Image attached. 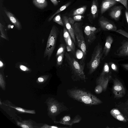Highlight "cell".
<instances>
[{"label":"cell","mask_w":128,"mask_h":128,"mask_svg":"<svg viewBox=\"0 0 128 128\" xmlns=\"http://www.w3.org/2000/svg\"><path fill=\"white\" fill-rule=\"evenodd\" d=\"M68 94L71 98L88 105H97L102 102L90 93L78 89L69 90Z\"/></svg>","instance_id":"obj_1"},{"label":"cell","mask_w":128,"mask_h":128,"mask_svg":"<svg viewBox=\"0 0 128 128\" xmlns=\"http://www.w3.org/2000/svg\"><path fill=\"white\" fill-rule=\"evenodd\" d=\"M58 35V29L56 26L54 25L48 36L44 52V58L48 56V60L50 59L55 48Z\"/></svg>","instance_id":"obj_2"},{"label":"cell","mask_w":128,"mask_h":128,"mask_svg":"<svg viewBox=\"0 0 128 128\" xmlns=\"http://www.w3.org/2000/svg\"><path fill=\"white\" fill-rule=\"evenodd\" d=\"M102 46L99 43L95 47L88 65L89 74L94 72L99 65L102 58Z\"/></svg>","instance_id":"obj_3"},{"label":"cell","mask_w":128,"mask_h":128,"mask_svg":"<svg viewBox=\"0 0 128 128\" xmlns=\"http://www.w3.org/2000/svg\"><path fill=\"white\" fill-rule=\"evenodd\" d=\"M65 56L67 61L74 74L82 80L86 78L84 71V66L79 63L75 58L66 52Z\"/></svg>","instance_id":"obj_4"},{"label":"cell","mask_w":128,"mask_h":128,"mask_svg":"<svg viewBox=\"0 0 128 128\" xmlns=\"http://www.w3.org/2000/svg\"><path fill=\"white\" fill-rule=\"evenodd\" d=\"M74 32L77 40L78 46L83 53L82 60L85 59L86 48L85 41L82 32L80 28V24L76 22L74 25Z\"/></svg>","instance_id":"obj_5"},{"label":"cell","mask_w":128,"mask_h":128,"mask_svg":"<svg viewBox=\"0 0 128 128\" xmlns=\"http://www.w3.org/2000/svg\"><path fill=\"white\" fill-rule=\"evenodd\" d=\"M48 108L50 114L52 116H56L61 112L67 110L64 104L54 99H52L48 103Z\"/></svg>","instance_id":"obj_6"},{"label":"cell","mask_w":128,"mask_h":128,"mask_svg":"<svg viewBox=\"0 0 128 128\" xmlns=\"http://www.w3.org/2000/svg\"><path fill=\"white\" fill-rule=\"evenodd\" d=\"M112 91L115 98H120L124 97L126 94V90L122 84L116 78L113 79Z\"/></svg>","instance_id":"obj_7"},{"label":"cell","mask_w":128,"mask_h":128,"mask_svg":"<svg viewBox=\"0 0 128 128\" xmlns=\"http://www.w3.org/2000/svg\"><path fill=\"white\" fill-rule=\"evenodd\" d=\"M100 28L106 31H114L117 30V27L112 22L103 16L100 17L98 20Z\"/></svg>","instance_id":"obj_8"},{"label":"cell","mask_w":128,"mask_h":128,"mask_svg":"<svg viewBox=\"0 0 128 128\" xmlns=\"http://www.w3.org/2000/svg\"><path fill=\"white\" fill-rule=\"evenodd\" d=\"M100 28L89 26L85 27L84 32L88 43H91L94 41L96 38V34L100 31Z\"/></svg>","instance_id":"obj_9"},{"label":"cell","mask_w":128,"mask_h":128,"mask_svg":"<svg viewBox=\"0 0 128 128\" xmlns=\"http://www.w3.org/2000/svg\"><path fill=\"white\" fill-rule=\"evenodd\" d=\"M81 118L79 116H76L72 119L68 115L65 116L61 118L59 121H54L55 123H60L72 126L73 124L79 122Z\"/></svg>","instance_id":"obj_10"},{"label":"cell","mask_w":128,"mask_h":128,"mask_svg":"<svg viewBox=\"0 0 128 128\" xmlns=\"http://www.w3.org/2000/svg\"><path fill=\"white\" fill-rule=\"evenodd\" d=\"M123 7L121 5L116 6L112 8L109 12V15L112 18L118 21L122 14Z\"/></svg>","instance_id":"obj_11"},{"label":"cell","mask_w":128,"mask_h":128,"mask_svg":"<svg viewBox=\"0 0 128 128\" xmlns=\"http://www.w3.org/2000/svg\"><path fill=\"white\" fill-rule=\"evenodd\" d=\"M63 36L66 45L71 48L72 52L74 54L75 50V47L74 42L68 32L65 28H64Z\"/></svg>","instance_id":"obj_12"},{"label":"cell","mask_w":128,"mask_h":128,"mask_svg":"<svg viewBox=\"0 0 128 128\" xmlns=\"http://www.w3.org/2000/svg\"><path fill=\"white\" fill-rule=\"evenodd\" d=\"M113 42L112 37L110 35L106 38L104 47L102 50V59H104L108 54L110 50L111 46Z\"/></svg>","instance_id":"obj_13"},{"label":"cell","mask_w":128,"mask_h":128,"mask_svg":"<svg viewBox=\"0 0 128 128\" xmlns=\"http://www.w3.org/2000/svg\"><path fill=\"white\" fill-rule=\"evenodd\" d=\"M115 55L120 57L128 56V41L123 42L115 53Z\"/></svg>","instance_id":"obj_14"},{"label":"cell","mask_w":128,"mask_h":128,"mask_svg":"<svg viewBox=\"0 0 128 128\" xmlns=\"http://www.w3.org/2000/svg\"><path fill=\"white\" fill-rule=\"evenodd\" d=\"M63 21L66 28L71 38L74 43H76L75 36L74 34V28L70 23L68 18L66 16L63 17Z\"/></svg>","instance_id":"obj_15"},{"label":"cell","mask_w":128,"mask_h":128,"mask_svg":"<svg viewBox=\"0 0 128 128\" xmlns=\"http://www.w3.org/2000/svg\"><path fill=\"white\" fill-rule=\"evenodd\" d=\"M117 2L114 0H104L102 2L100 14H102L110 8L116 4Z\"/></svg>","instance_id":"obj_16"},{"label":"cell","mask_w":128,"mask_h":128,"mask_svg":"<svg viewBox=\"0 0 128 128\" xmlns=\"http://www.w3.org/2000/svg\"><path fill=\"white\" fill-rule=\"evenodd\" d=\"M112 78L110 76H100L96 80L97 84L101 86L103 88L104 91H106L107 89L109 81Z\"/></svg>","instance_id":"obj_17"},{"label":"cell","mask_w":128,"mask_h":128,"mask_svg":"<svg viewBox=\"0 0 128 128\" xmlns=\"http://www.w3.org/2000/svg\"><path fill=\"white\" fill-rule=\"evenodd\" d=\"M111 114L117 120L124 122H127L125 117L122 113L120 110L117 108H114L110 111Z\"/></svg>","instance_id":"obj_18"},{"label":"cell","mask_w":128,"mask_h":128,"mask_svg":"<svg viewBox=\"0 0 128 128\" xmlns=\"http://www.w3.org/2000/svg\"><path fill=\"white\" fill-rule=\"evenodd\" d=\"M4 12L11 22L14 24L18 29L20 30L22 28L21 23L14 15L10 12L6 10Z\"/></svg>","instance_id":"obj_19"},{"label":"cell","mask_w":128,"mask_h":128,"mask_svg":"<svg viewBox=\"0 0 128 128\" xmlns=\"http://www.w3.org/2000/svg\"><path fill=\"white\" fill-rule=\"evenodd\" d=\"M116 106L124 113L125 116L128 120V98L124 103L118 104Z\"/></svg>","instance_id":"obj_20"},{"label":"cell","mask_w":128,"mask_h":128,"mask_svg":"<svg viewBox=\"0 0 128 128\" xmlns=\"http://www.w3.org/2000/svg\"><path fill=\"white\" fill-rule=\"evenodd\" d=\"M98 3L97 0H92L91 6V11L93 18L95 19L98 15Z\"/></svg>","instance_id":"obj_21"},{"label":"cell","mask_w":128,"mask_h":128,"mask_svg":"<svg viewBox=\"0 0 128 128\" xmlns=\"http://www.w3.org/2000/svg\"><path fill=\"white\" fill-rule=\"evenodd\" d=\"M34 4L37 8L43 9L48 6L46 0H32Z\"/></svg>","instance_id":"obj_22"},{"label":"cell","mask_w":128,"mask_h":128,"mask_svg":"<svg viewBox=\"0 0 128 128\" xmlns=\"http://www.w3.org/2000/svg\"><path fill=\"white\" fill-rule=\"evenodd\" d=\"M111 72L110 70L108 64L107 62L104 64L103 69L100 76H111Z\"/></svg>","instance_id":"obj_23"},{"label":"cell","mask_w":128,"mask_h":128,"mask_svg":"<svg viewBox=\"0 0 128 128\" xmlns=\"http://www.w3.org/2000/svg\"><path fill=\"white\" fill-rule=\"evenodd\" d=\"M71 2H68L59 8L54 14L51 16L48 20V21H50L54 16L59 12L65 10L70 4Z\"/></svg>","instance_id":"obj_24"},{"label":"cell","mask_w":128,"mask_h":128,"mask_svg":"<svg viewBox=\"0 0 128 128\" xmlns=\"http://www.w3.org/2000/svg\"><path fill=\"white\" fill-rule=\"evenodd\" d=\"M87 8L86 6H83L75 10L73 12V16L82 14L85 11Z\"/></svg>","instance_id":"obj_25"},{"label":"cell","mask_w":128,"mask_h":128,"mask_svg":"<svg viewBox=\"0 0 128 128\" xmlns=\"http://www.w3.org/2000/svg\"><path fill=\"white\" fill-rule=\"evenodd\" d=\"M53 21L60 25L64 26V24L60 16V14H58L54 16L53 19Z\"/></svg>","instance_id":"obj_26"},{"label":"cell","mask_w":128,"mask_h":128,"mask_svg":"<svg viewBox=\"0 0 128 128\" xmlns=\"http://www.w3.org/2000/svg\"><path fill=\"white\" fill-rule=\"evenodd\" d=\"M10 107L15 109L18 111L22 112L27 113L34 114L35 113V110H27L20 107H14L12 106Z\"/></svg>","instance_id":"obj_27"},{"label":"cell","mask_w":128,"mask_h":128,"mask_svg":"<svg viewBox=\"0 0 128 128\" xmlns=\"http://www.w3.org/2000/svg\"><path fill=\"white\" fill-rule=\"evenodd\" d=\"M64 52L59 54L57 57L56 65L58 66L61 65L62 62Z\"/></svg>","instance_id":"obj_28"},{"label":"cell","mask_w":128,"mask_h":128,"mask_svg":"<svg viewBox=\"0 0 128 128\" xmlns=\"http://www.w3.org/2000/svg\"><path fill=\"white\" fill-rule=\"evenodd\" d=\"M65 50V46L63 44H61L57 51L56 54V56H57L61 54L64 52Z\"/></svg>","instance_id":"obj_29"},{"label":"cell","mask_w":128,"mask_h":128,"mask_svg":"<svg viewBox=\"0 0 128 128\" xmlns=\"http://www.w3.org/2000/svg\"><path fill=\"white\" fill-rule=\"evenodd\" d=\"M103 91V88L100 85L97 84L95 88L94 92L97 94H99L101 93Z\"/></svg>","instance_id":"obj_30"},{"label":"cell","mask_w":128,"mask_h":128,"mask_svg":"<svg viewBox=\"0 0 128 128\" xmlns=\"http://www.w3.org/2000/svg\"><path fill=\"white\" fill-rule=\"evenodd\" d=\"M0 36L2 38L7 40L6 37L4 34L3 25L0 23Z\"/></svg>","instance_id":"obj_31"},{"label":"cell","mask_w":128,"mask_h":128,"mask_svg":"<svg viewBox=\"0 0 128 128\" xmlns=\"http://www.w3.org/2000/svg\"><path fill=\"white\" fill-rule=\"evenodd\" d=\"M18 125L22 128H32L31 126L28 124L27 122H25L23 123H20L18 122Z\"/></svg>","instance_id":"obj_32"},{"label":"cell","mask_w":128,"mask_h":128,"mask_svg":"<svg viewBox=\"0 0 128 128\" xmlns=\"http://www.w3.org/2000/svg\"><path fill=\"white\" fill-rule=\"evenodd\" d=\"M117 2L123 4L126 8V9L128 10V0H114Z\"/></svg>","instance_id":"obj_33"},{"label":"cell","mask_w":128,"mask_h":128,"mask_svg":"<svg viewBox=\"0 0 128 128\" xmlns=\"http://www.w3.org/2000/svg\"><path fill=\"white\" fill-rule=\"evenodd\" d=\"M115 32L128 38V33L125 31L121 29H119L116 30Z\"/></svg>","instance_id":"obj_34"},{"label":"cell","mask_w":128,"mask_h":128,"mask_svg":"<svg viewBox=\"0 0 128 128\" xmlns=\"http://www.w3.org/2000/svg\"><path fill=\"white\" fill-rule=\"evenodd\" d=\"M0 85L1 87L3 89L5 88V82L2 74L0 73Z\"/></svg>","instance_id":"obj_35"},{"label":"cell","mask_w":128,"mask_h":128,"mask_svg":"<svg viewBox=\"0 0 128 128\" xmlns=\"http://www.w3.org/2000/svg\"><path fill=\"white\" fill-rule=\"evenodd\" d=\"M112 69L114 71L117 72L118 71V68L116 65L114 63L112 62H110L109 63Z\"/></svg>","instance_id":"obj_36"},{"label":"cell","mask_w":128,"mask_h":128,"mask_svg":"<svg viewBox=\"0 0 128 128\" xmlns=\"http://www.w3.org/2000/svg\"><path fill=\"white\" fill-rule=\"evenodd\" d=\"M84 18V17L83 16L79 15L74 16L73 19L75 21H80Z\"/></svg>","instance_id":"obj_37"},{"label":"cell","mask_w":128,"mask_h":128,"mask_svg":"<svg viewBox=\"0 0 128 128\" xmlns=\"http://www.w3.org/2000/svg\"><path fill=\"white\" fill-rule=\"evenodd\" d=\"M20 68L22 70L24 71H28L29 70L27 67L22 65L20 66Z\"/></svg>","instance_id":"obj_38"},{"label":"cell","mask_w":128,"mask_h":128,"mask_svg":"<svg viewBox=\"0 0 128 128\" xmlns=\"http://www.w3.org/2000/svg\"><path fill=\"white\" fill-rule=\"evenodd\" d=\"M68 18L70 23L71 24L72 27L74 28V23L75 21L73 18H71L69 17Z\"/></svg>","instance_id":"obj_39"},{"label":"cell","mask_w":128,"mask_h":128,"mask_svg":"<svg viewBox=\"0 0 128 128\" xmlns=\"http://www.w3.org/2000/svg\"><path fill=\"white\" fill-rule=\"evenodd\" d=\"M41 128H62V127H60L56 126H49L47 124H45L42 127H41Z\"/></svg>","instance_id":"obj_40"},{"label":"cell","mask_w":128,"mask_h":128,"mask_svg":"<svg viewBox=\"0 0 128 128\" xmlns=\"http://www.w3.org/2000/svg\"><path fill=\"white\" fill-rule=\"evenodd\" d=\"M52 2L55 6H57L58 3V2L57 0H50Z\"/></svg>","instance_id":"obj_41"},{"label":"cell","mask_w":128,"mask_h":128,"mask_svg":"<svg viewBox=\"0 0 128 128\" xmlns=\"http://www.w3.org/2000/svg\"><path fill=\"white\" fill-rule=\"evenodd\" d=\"M125 15L127 23L128 24V10H125Z\"/></svg>","instance_id":"obj_42"},{"label":"cell","mask_w":128,"mask_h":128,"mask_svg":"<svg viewBox=\"0 0 128 128\" xmlns=\"http://www.w3.org/2000/svg\"><path fill=\"white\" fill-rule=\"evenodd\" d=\"M38 80L39 82H42L44 81V79L43 77H40L38 78Z\"/></svg>","instance_id":"obj_43"},{"label":"cell","mask_w":128,"mask_h":128,"mask_svg":"<svg viewBox=\"0 0 128 128\" xmlns=\"http://www.w3.org/2000/svg\"><path fill=\"white\" fill-rule=\"evenodd\" d=\"M122 66L125 69L128 70V64H122Z\"/></svg>","instance_id":"obj_44"},{"label":"cell","mask_w":128,"mask_h":128,"mask_svg":"<svg viewBox=\"0 0 128 128\" xmlns=\"http://www.w3.org/2000/svg\"><path fill=\"white\" fill-rule=\"evenodd\" d=\"M67 50L68 51H72V50L71 48L68 46H66Z\"/></svg>","instance_id":"obj_45"},{"label":"cell","mask_w":128,"mask_h":128,"mask_svg":"<svg viewBox=\"0 0 128 128\" xmlns=\"http://www.w3.org/2000/svg\"><path fill=\"white\" fill-rule=\"evenodd\" d=\"M3 66V64L2 62L0 60V68Z\"/></svg>","instance_id":"obj_46"},{"label":"cell","mask_w":128,"mask_h":128,"mask_svg":"<svg viewBox=\"0 0 128 128\" xmlns=\"http://www.w3.org/2000/svg\"></svg>","instance_id":"obj_47"}]
</instances>
